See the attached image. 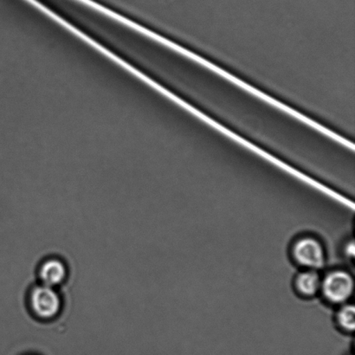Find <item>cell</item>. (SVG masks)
<instances>
[{"label":"cell","mask_w":355,"mask_h":355,"mask_svg":"<svg viewBox=\"0 0 355 355\" xmlns=\"http://www.w3.org/2000/svg\"><path fill=\"white\" fill-rule=\"evenodd\" d=\"M322 280L319 274L314 270L305 271L299 275L297 279V287L302 294L305 295H314L322 287Z\"/></svg>","instance_id":"cell-6"},{"label":"cell","mask_w":355,"mask_h":355,"mask_svg":"<svg viewBox=\"0 0 355 355\" xmlns=\"http://www.w3.org/2000/svg\"><path fill=\"white\" fill-rule=\"evenodd\" d=\"M293 253L299 263L312 270L320 269L324 264V250L321 243L314 239L299 240L294 246Z\"/></svg>","instance_id":"cell-4"},{"label":"cell","mask_w":355,"mask_h":355,"mask_svg":"<svg viewBox=\"0 0 355 355\" xmlns=\"http://www.w3.org/2000/svg\"><path fill=\"white\" fill-rule=\"evenodd\" d=\"M339 324L347 331L353 332L355 328V308L345 305L338 313Z\"/></svg>","instance_id":"cell-7"},{"label":"cell","mask_w":355,"mask_h":355,"mask_svg":"<svg viewBox=\"0 0 355 355\" xmlns=\"http://www.w3.org/2000/svg\"><path fill=\"white\" fill-rule=\"evenodd\" d=\"M163 75L205 109L280 154L293 155L305 137L306 117L190 51L182 49Z\"/></svg>","instance_id":"cell-1"},{"label":"cell","mask_w":355,"mask_h":355,"mask_svg":"<svg viewBox=\"0 0 355 355\" xmlns=\"http://www.w3.org/2000/svg\"><path fill=\"white\" fill-rule=\"evenodd\" d=\"M321 288L329 301L333 304H342L353 295L354 279L345 271H334L322 282Z\"/></svg>","instance_id":"cell-2"},{"label":"cell","mask_w":355,"mask_h":355,"mask_svg":"<svg viewBox=\"0 0 355 355\" xmlns=\"http://www.w3.org/2000/svg\"><path fill=\"white\" fill-rule=\"evenodd\" d=\"M40 277L44 285L52 288L57 286L66 277L64 264L57 259L48 260L41 268Z\"/></svg>","instance_id":"cell-5"},{"label":"cell","mask_w":355,"mask_h":355,"mask_svg":"<svg viewBox=\"0 0 355 355\" xmlns=\"http://www.w3.org/2000/svg\"><path fill=\"white\" fill-rule=\"evenodd\" d=\"M31 304L38 318L51 319L60 311L61 300L53 288L43 284L34 288L31 295Z\"/></svg>","instance_id":"cell-3"},{"label":"cell","mask_w":355,"mask_h":355,"mask_svg":"<svg viewBox=\"0 0 355 355\" xmlns=\"http://www.w3.org/2000/svg\"><path fill=\"white\" fill-rule=\"evenodd\" d=\"M354 250V242H351L350 243H349V245H347L346 248L347 256L350 257V259H354L355 253Z\"/></svg>","instance_id":"cell-8"}]
</instances>
